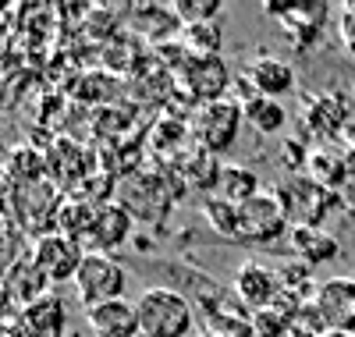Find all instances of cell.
<instances>
[{
  "label": "cell",
  "instance_id": "1",
  "mask_svg": "<svg viewBox=\"0 0 355 337\" xmlns=\"http://www.w3.org/2000/svg\"><path fill=\"white\" fill-rule=\"evenodd\" d=\"M139 334L142 337H189L196 327V313L182 291L171 288H150L142 291L139 302Z\"/></svg>",
  "mask_w": 355,
  "mask_h": 337
},
{
  "label": "cell",
  "instance_id": "2",
  "mask_svg": "<svg viewBox=\"0 0 355 337\" xmlns=\"http://www.w3.org/2000/svg\"><path fill=\"white\" fill-rule=\"evenodd\" d=\"M75 291H78V302L85 309L93 305H103V302H114V298H125V288H128V270L117 263L114 256H103V252H85L78 273H75Z\"/></svg>",
  "mask_w": 355,
  "mask_h": 337
},
{
  "label": "cell",
  "instance_id": "3",
  "mask_svg": "<svg viewBox=\"0 0 355 337\" xmlns=\"http://www.w3.org/2000/svg\"><path fill=\"white\" fill-rule=\"evenodd\" d=\"M242 121H245V107L242 103H234V100L206 103V107H199V114L192 121V135L202 146V153L217 157V153H227L234 146Z\"/></svg>",
  "mask_w": 355,
  "mask_h": 337
},
{
  "label": "cell",
  "instance_id": "4",
  "mask_svg": "<svg viewBox=\"0 0 355 337\" xmlns=\"http://www.w3.org/2000/svg\"><path fill=\"white\" fill-rule=\"evenodd\" d=\"M291 227V217L277 192H259L245 206H239V231L234 238L242 241H277Z\"/></svg>",
  "mask_w": 355,
  "mask_h": 337
},
{
  "label": "cell",
  "instance_id": "5",
  "mask_svg": "<svg viewBox=\"0 0 355 337\" xmlns=\"http://www.w3.org/2000/svg\"><path fill=\"white\" fill-rule=\"evenodd\" d=\"M82 259H85V252L78 249L71 238H64L61 231L36 238V241H33V252H28V263H33L50 284H61V281H68V277L75 281Z\"/></svg>",
  "mask_w": 355,
  "mask_h": 337
},
{
  "label": "cell",
  "instance_id": "6",
  "mask_svg": "<svg viewBox=\"0 0 355 337\" xmlns=\"http://www.w3.org/2000/svg\"><path fill=\"white\" fill-rule=\"evenodd\" d=\"M182 82H185L189 100L199 107L227 100V89L234 85L220 53L217 57H189V64L182 68Z\"/></svg>",
  "mask_w": 355,
  "mask_h": 337
},
{
  "label": "cell",
  "instance_id": "7",
  "mask_svg": "<svg viewBox=\"0 0 355 337\" xmlns=\"http://www.w3.org/2000/svg\"><path fill=\"white\" fill-rule=\"evenodd\" d=\"M313 305L323 320V330H345L355 334V281L331 277L313 288Z\"/></svg>",
  "mask_w": 355,
  "mask_h": 337
},
{
  "label": "cell",
  "instance_id": "8",
  "mask_svg": "<svg viewBox=\"0 0 355 337\" xmlns=\"http://www.w3.org/2000/svg\"><path fill=\"white\" fill-rule=\"evenodd\" d=\"M234 295H239L252 313L259 309H270V305L281 298V273H274L270 266H263V263H245L239 266V273H234V281H231Z\"/></svg>",
  "mask_w": 355,
  "mask_h": 337
},
{
  "label": "cell",
  "instance_id": "9",
  "mask_svg": "<svg viewBox=\"0 0 355 337\" xmlns=\"http://www.w3.org/2000/svg\"><path fill=\"white\" fill-rule=\"evenodd\" d=\"M15 327L25 337H64L68 334V309L57 295H43L33 305L18 309Z\"/></svg>",
  "mask_w": 355,
  "mask_h": 337
},
{
  "label": "cell",
  "instance_id": "10",
  "mask_svg": "<svg viewBox=\"0 0 355 337\" xmlns=\"http://www.w3.org/2000/svg\"><path fill=\"white\" fill-rule=\"evenodd\" d=\"M85 323L93 337H142L139 334V309L128 298H114L85 309Z\"/></svg>",
  "mask_w": 355,
  "mask_h": 337
},
{
  "label": "cell",
  "instance_id": "11",
  "mask_svg": "<svg viewBox=\"0 0 355 337\" xmlns=\"http://www.w3.org/2000/svg\"><path fill=\"white\" fill-rule=\"evenodd\" d=\"M128 231H132V213H128V206H121V202H100V209H96V227H93V238H89V249H85V252H103V256H110L117 245L128 241Z\"/></svg>",
  "mask_w": 355,
  "mask_h": 337
},
{
  "label": "cell",
  "instance_id": "12",
  "mask_svg": "<svg viewBox=\"0 0 355 337\" xmlns=\"http://www.w3.org/2000/svg\"><path fill=\"white\" fill-rule=\"evenodd\" d=\"M249 78L256 82V89L266 100H281L295 89V68L281 57H256L249 64Z\"/></svg>",
  "mask_w": 355,
  "mask_h": 337
},
{
  "label": "cell",
  "instance_id": "13",
  "mask_svg": "<svg viewBox=\"0 0 355 337\" xmlns=\"http://www.w3.org/2000/svg\"><path fill=\"white\" fill-rule=\"evenodd\" d=\"M8 295L15 298V305L18 309H25V305H33L36 298H43V295H50L46 288H50V281L43 277V273L28 263V259H18L15 266H11V273H8Z\"/></svg>",
  "mask_w": 355,
  "mask_h": 337
},
{
  "label": "cell",
  "instance_id": "14",
  "mask_svg": "<svg viewBox=\"0 0 355 337\" xmlns=\"http://www.w3.org/2000/svg\"><path fill=\"white\" fill-rule=\"evenodd\" d=\"M291 245H295V252L302 256V263H309V266L338 259V252H341L338 238L320 231V227H291Z\"/></svg>",
  "mask_w": 355,
  "mask_h": 337
},
{
  "label": "cell",
  "instance_id": "15",
  "mask_svg": "<svg viewBox=\"0 0 355 337\" xmlns=\"http://www.w3.org/2000/svg\"><path fill=\"white\" fill-rule=\"evenodd\" d=\"M217 192H220V199H227L231 206H245L249 199L259 196V178H256V171H249V167H224Z\"/></svg>",
  "mask_w": 355,
  "mask_h": 337
},
{
  "label": "cell",
  "instance_id": "16",
  "mask_svg": "<svg viewBox=\"0 0 355 337\" xmlns=\"http://www.w3.org/2000/svg\"><path fill=\"white\" fill-rule=\"evenodd\" d=\"M182 46L192 57H217L224 46V28L220 21H202V25H185L182 28Z\"/></svg>",
  "mask_w": 355,
  "mask_h": 337
},
{
  "label": "cell",
  "instance_id": "17",
  "mask_svg": "<svg viewBox=\"0 0 355 337\" xmlns=\"http://www.w3.org/2000/svg\"><path fill=\"white\" fill-rule=\"evenodd\" d=\"M245 121L259 132V135H277L284 125H288V110L281 107V100H266L259 96L256 103L245 107Z\"/></svg>",
  "mask_w": 355,
  "mask_h": 337
},
{
  "label": "cell",
  "instance_id": "18",
  "mask_svg": "<svg viewBox=\"0 0 355 337\" xmlns=\"http://www.w3.org/2000/svg\"><path fill=\"white\" fill-rule=\"evenodd\" d=\"M8 178L18 181V189L21 185H36V181L43 178V157L36 149H15L8 157Z\"/></svg>",
  "mask_w": 355,
  "mask_h": 337
},
{
  "label": "cell",
  "instance_id": "19",
  "mask_svg": "<svg viewBox=\"0 0 355 337\" xmlns=\"http://www.w3.org/2000/svg\"><path fill=\"white\" fill-rule=\"evenodd\" d=\"M309 174L320 189H338L345 181V164L331 153H309Z\"/></svg>",
  "mask_w": 355,
  "mask_h": 337
},
{
  "label": "cell",
  "instance_id": "20",
  "mask_svg": "<svg viewBox=\"0 0 355 337\" xmlns=\"http://www.w3.org/2000/svg\"><path fill=\"white\" fill-rule=\"evenodd\" d=\"M291 323H295V320H291L284 309H277V305L252 313V334H256V337H284V334H291Z\"/></svg>",
  "mask_w": 355,
  "mask_h": 337
},
{
  "label": "cell",
  "instance_id": "21",
  "mask_svg": "<svg viewBox=\"0 0 355 337\" xmlns=\"http://www.w3.org/2000/svg\"><path fill=\"white\" fill-rule=\"evenodd\" d=\"M202 217L210 221V227H217L220 234H231L239 231V206H231L227 199H206L202 202Z\"/></svg>",
  "mask_w": 355,
  "mask_h": 337
},
{
  "label": "cell",
  "instance_id": "22",
  "mask_svg": "<svg viewBox=\"0 0 355 337\" xmlns=\"http://www.w3.org/2000/svg\"><path fill=\"white\" fill-rule=\"evenodd\" d=\"M174 15L182 18V25H202V21H217L220 15V0H178Z\"/></svg>",
  "mask_w": 355,
  "mask_h": 337
},
{
  "label": "cell",
  "instance_id": "23",
  "mask_svg": "<svg viewBox=\"0 0 355 337\" xmlns=\"http://www.w3.org/2000/svg\"><path fill=\"white\" fill-rule=\"evenodd\" d=\"M75 96L78 100H85V103H93V100H110L114 96V78L110 75H85L82 82H78V89H75Z\"/></svg>",
  "mask_w": 355,
  "mask_h": 337
},
{
  "label": "cell",
  "instance_id": "24",
  "mask_svg": "<svg viewBox=\"0 0 355 337\" xmlns=\"http://www.w3.org/2000/svg\"><path fill=\"white\" fill-rule=\"evenodd\" d=\"M18 263V224L0 217V266Z\"/></svg>",
  "mask_w": 355,
  "mask_h": 337
},
{
  "label": "cell",
  "instance_id": "25",
  "mask_svg": "<svg viewBox=\"0 0 355 337\" xmlns=\"http://www.w3.org/2000/svg\"><path fill=\"white\" fill-rule=\"evenodd\" d=\"M281 160H284V167H288V171H295V167H299L302 160L309 164L306 149H302V146H295V139H291V142H284V153H281Z\"/></svg>",
  "mask_w": 355,
  "mask_h": 337
},
{
  "label": "cell",
  "instance_id": "26",
  "mask_svg": "<svg viewBox=\"0 0 355 337\" xmlns=\"http://www.w3.org/2000/svg\"><path fill=\"white\" fill-rule=\"evenodd\" d=\"M0 337H25V334L15 327V320H0Z\"/></svg>",
  "mask_w": 355,
  "mask_h": 337
},
{
  "label": "cell",
  "instance_id": "27",
  "mask_svg": "<svg viewBox=\"0 0 355 337\" xmlns=\"http://www.w3.org/2000/svg\"><path fill=\"white\" fill-rule=\"evenodd\" d=\"M320 337H355V334H345V330H323Z\"/></svg>",
  "mask_w": 355,
  "mask_h": 337
},
{
  "label": "cell",
  "instance_id": "28",
  "mask_svg": "<svg viewBox=\"0 0 355 337\" xmlns=\"http://www.w3.org/2000/svg\"><path fill=\"white\" fill-rule=\"evenodd\" d=\"M8 103V85H4V78H0V107Z\"/></svg>",
  "mask_w": 355,
  "mask_h": 337
},
{
  "label": "cell",
  "instance_id": "29",
  "mask_svg": "<svg viewBox=\"0 0 355 337\" xmlns=\"http://www.w3.org/2000/svg\"><path fill=\"white\" fill-rule=\"evenodd\" d=\"M199 337H220V334H206V330H202V334H199Z\"/></svg>",
  "mask_w": 355,
  "mask_h": 337
}]
</instances>
